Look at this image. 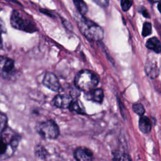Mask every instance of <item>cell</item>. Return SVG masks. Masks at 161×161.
<instances>
[{"label":"cell","mask_w":161,"mask_h":161,"mask_svg":"<svg viewBox=\"0 0 161 161\" xmlns=\"http://www.w3.org/2000/svg\"><path fill=\"white\" fill-rule=\"evenodd\" d=\"M20 136L6 129L0 135V160L11 157L16 150L20 142Z\"/></svg>","instance_id":"1"},{"label":"cell","mask_w":161,"mask_h":161,"mask_svg":"<svg viewBox=\"0 0 161 161\" xmlns=\"http://www.w3.org/2000/svg\"><path fill=\"white\" fill-rule=\"evenodd\" d=\"M78 26L83 35L91 41H99L103 38V28L92 21L81 17L78 21Z\"/></svg>","instance_id":"2"},{"label":"cell","mask_w":161,"mask_h":161,"mask_svg":"<svg viewBox=\"0 0 161 161\" xmlns=\"http://www.w3.org/2000/svg\"><path fill=\"white\" fill-rule=\"evenodd\" d=\"M99 82L97 76L91 71L82 70L75 75L74 84L76 87L86 92L94 89Z\"/></svg>","instance_id":"3"},{"label":"cell","mask_w":161,"mask_h":161,"mask_svg":"<svg viewBox=\"0 0 161 161\" xmlns=\"http://www.w3.org/2000/svg\"><path fill=\"white\" fill-rule=\"evenodd\" d=\"M10 22L12 26L19 30L30 33L37 30L35 23L28 16L18 10H14L12 12Z\"/></svg>","instance_id":"4"},{"label":"cell","mask_w":161,"mask_h":161,"mask_svg":"<svg viewBox=\"0 0 161 161\" xmlns=\"http://www.w3.org/2000/svg\"><path fill=\"white\" fill-rule=\"evenodd\" d=\"M36 130L39 135L44 139L54 140L60 135L58 125L52 120L39 123L36 126Z\"/></svg>","instance_id":"5"},{"label":"cell","mask_w":161,"mask_h":161,"mask_svg":"<svg viewBox=\"0 0 161 161\" xmlns=\"http://www.w3.org/2000/svg\"><path fill=\"white\" fill-rule=\"evenodd\" d=\"M14 72V64L12 59L0 56V75L4 79H9Z\"/></svg>","instance_id":"6"},{"label":"cell","mask_w":161,"mask_h":161,"mask_svg":"<svg viewBox=\"0 0 161 161\" xmlns=\"http://www.w3.org/2000/svg\"><path fill=\"white\" fill-rule=\"evenodd\" d=\"M74 158L76 161H93V152L88 148L79 147L74 151Z\"/></svg>","instance_id":"7"},{"label":"cell","mask_w":161,"mask_h":161,"mask_svg":"<svg viewBox=\"0 0 161 161\" xmlns=\"http://www.w3.org/2000/svg\"><path fill=\"white\" fill-rule=\"evenodd\" d=\"M43 84L50 90L57 92L60 88L58 79L55 74L52 72H47L43 79Z\"/></svg>","instance_id":"8"},{"label":"cell","mask_w":161,"mask_h":161,"mask_svg":"<svg viewBox=\"0 0 161 161\" xmlns=\"http://www.w3.org/2000/svg\"><path fill=\"white\" fill-rule=\"evenodd\" d=\"M72 97L66 94H59L56 96L53 103L55 106L60 108H69L70 104L72 102Z\"/></svg>","instance_id":"9"},{"label":"cell","mask_w":161,"mask_h":161,"mask_svg":"<svg viewBox=\"0 0 161 161\" xmlns=\"http://www.w3.org/2000/svg\"><path fill=\"white\" fill-rule=\"evenodd\" d=\"M85 97L87 100L97 103H101L104 98V92L101 89H94L86 92Z\"/></svg>","instance_id":"10"},{"label":"cell","mask_w":161,"mask_h":161,"mask_svg":"<svg viewBox=\"0 0 161 161\" xmlns=\"http://www.w3.org/2000/svg\"><path fill=\"white\" fill-rule=\"evenodd\" d=\"M145 70L146 74L150 79H155L159 74V69L155 61H148L145 64Z\"/></svg>","instance_id":"11"},{"label":"cell","mask_w":161,"mask_h":161,"mask_svg":"<svg viewBox=\"0 0 161 161\" xmlns=\"http://www.w3.org/2000/svg\"><path fill=\"white\" fill-rule=\"evenodd\" d=\"M139 129L144 134H147L152 130V122L150 119L147 116H140L138 122Z\"/></svg>","instance_id":"12"},{"label":"cell","mask_w":161,"mask_h":161,"mask_svg":"<svg viewBox=\"0 0 161 161\" xmlns=\"http://www.w3.org/2000/svg\"><path fill=\"white\" fill-rule=\"evenodd\" d=\"M146 47L157 53L161 52V43L157 37H152L147 41Z\"/></svg>","instance_id":"13"},{"label":"cell","mask_w":161,"mask_h":161,"mask_svg":"<svg viewBox=\"0 0 161 161\" xmlns=\"http://www.w3.org/2000/svg\"><path fill=\"white\" fill-rule=\"evenodd\" d=\"M35 157L40 160H46L48 157V152L47 149L42 145H37L34 148Z\"/></svg>","instance_id":"14"},{"label":"cell","mask_w":161,"mask_h":161,"mask_svg":"<svg viewBox=\"0 0 161 161\" xmlns=\"http://www.w3.org/2000/svg\"><path fill=\"white\" fill-rule=\"evenodd\" d=\"M113 161H131L130 155L124 152L116 150L113 153Z\"/></svg>","instance_id":"15"},{"label":"cell","mask_w":161,"mask_h":161,"mask_svg":"<svg viewBox=\"0 0 161 161\" xmlns=\"http://www.w3.org/2000/svg\"><path fill=\"white\" fill-rule=\"evenodd\" d=\"M74 3L75 4V6L81 14H85L87 12V6L84 1L76 0L74 1Z\"/></svg>","instance_id":"16"},{"label":"cell","mask_w":161,"mask_h":161,"mask_svg":"<svg viewBox=\"0 0 161 161\" xmlns=\"http://www.w3.org/2000/svg\"><path fill=\"white\" fill-rule=\"evenodd\" d=\"M69 108L71 111H74L79 114L84 113L83 108L80 106V104L78 101H72Z\"/></svg>","instance_id":"17"},{"label":"cell","mask_w":161,"mask_h":161,"mask_svg":"<svg viewBox=\"0 0 161 161\" xmlns=\"http://www.w3.org/2000/svg\"><path fill=\"white\" fill-rule=\"evenodd\" d=\"M132 109L134 113L140 116H143L145 111L143 106L141 103H135L132 106Z\"/></svg>","instance_id":"18"},{"label":"cell","mask_w":161,"mask_h":161,"mask_svg":"<svg viewBox=\"0 0 161 161\" xmlns=\"http://www.w3.org/2000/svg\"><path fill=\"white\" fill-rule=\"evenodd\" d=\"M152 25L149 22H145L143 25L142 35L143 37L147 36L152 33Z\"/></svg>","instance_id":"19"},{"label":"cell","mask_w":161,"mask_h":161,"mask_svg":"<svg viewBox=\"0 0 161 161\" xmlns=\"http://www.w3.org/2000/svg\"><path fill=\"white\" fill-rule=\"evenodd\" d=\"M7 123V118L6 116L0 113V133H2L5 129Z\"/></svg>","instance_id":"20"},{"label":"cell","mask_w":161,"mask_h":161,"mask_svg":"<svg viewBox=\"0 0 161 161\" xmlns=\"http://www.w3.org/2000/svg\"><path fill=\"white\" fill-rule=\"evenodd\" d=\"M133 1L128 0H122L121 1V6L123 11H127L132 6Z\"/></svg>","instance_id":"21"},{"label":"cell","mask_w":161,"mask_h":161,"mask_svg":"<svg viewBox=\"0 0 161 161\" xmlns=\"http://www.w3.org/2000/svg\"><path fill=\"white\" fill-rule=\"evenodd\" d=\"M138 11L140 13H142V14L146 18H150V14L148 12V11L147 10V9L145 8H144L143 6H139L138 9Z\"/></svg>","instance_id":"22"},{"label":"cell","mask_w":161,"mask_h":161,"mask_svg":"<svg viewBox=\"0 0 161 161\" xmlns=\"http://www.w3.org/2000/svg\"><path fill=\"white\" fill-rule=\"evenodd\" d=\"M94 2L96 3L97 4H99V6H106L108 4V1H94Z\"/></svg>","instance_id":"23"},{"label":"cell","mask_w":161,"mask_h":161,"mask_svg":"<svg viewBox=\"0 0 161 161\" xmlns=\"http://www.w3.org/2000/svg\"><path fill=\"white\" fill-rule=\"evenodd\" d=\"M6 31V28L4 26V24L3 21L0 19V32H5Z\"/></svg>","instance_id":"24"},{"label":"cell","mask_w":161,"mask_h":161,"mask_svg":"<svg viewBox=\"0 0 161 161\" xmlns=\"http://www.w3.org/2000/svg\"><path fill=\"white\" fill-rule=\"evenodd\" d=\"M157 8H158L159 12L161 13V1L158 3V5H157Z\"/></svg>","instance_id":"25"},{"label":"cell","mask_w":161,"mask_h":161,"mask_svg":"<svg viewBox=\"0 0 161 161\" xmlns=\"http://www.w3.org/2000/svg\"><path fill=\"white\" fill-rule=\"evenodd\" d=\"M2 45H3V43H2V39H1V35H0V47H2Z\"/></svg>","instance_id":"26"}]
</instances>
